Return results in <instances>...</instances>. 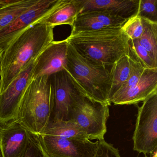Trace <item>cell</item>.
<instances>
[{
	"label": "cell",
	"mask_w": 157,
	"mask_h": 157,
	"mask_svg": "<svg viewBox=\"0 0 157 157\" xmlns=\"http://www.w3.org/2000/svg\"><path fill=\"white\" fill-rule=\"evenodd\" d=\"M54 28L37 22L22 32L2 52L0 94L54 41Z\"/></svg>",
	"instance_id": "1"
},
{
	"label": "cell",
	"mask_w": 157,
	"mask_h": 157,
	"mask_svg": "<svg viewBox=\"0 0 157 157\" xmlns=\"http://www.w3.org/2000/svg\"><path fill=\"white\" fill-rule=\"evenodd\" d=\"M66 40L83 56L108 67L129 55V38L121 27L71 34Z\"/></svg>",
	"instance_id": "2"
},
{
	"label": "cell",
	"mask_w": 157,
	"mask_h": 157,
	"mask_svg": "<svg viewBox=\"0 0 157 157\" xmlns=\"http://www.w3.org/2000/svg\"><path fill=\"white\" fill-rule=\"evenodd\" d=\"M111 68L97 64L83 56L68 42L65 71L82 95L110 106L108 100L113 83Z\"/></svg>",
	"instance_id": "3"
},
{
	"label": "cell",
	"mask_w": 157,
	"mask_h": 157,
	"mask_svg": "<svg viewBox=\"0 0 157 157\" xmlns=\"http://www.w3.org/2000/svg\"><path fill=\"white\" fill-rule=\"evenodd\" d=\"M53 108L49 76L38 77L31 80L27 85L16 120L28 131L41 135L51 120Z\"/></svg>",
	"instance_id": "4"
},
{
	"label": "cell",
	"mask_w": 157,
	"mask_h": 157,
	"mask_svg": "<svg viewBox=\"0 0 157 157\" xmlns=\"http://www.w3.org/2000/svg\"><path fill=\"white\" fill-rule=\"evenodd\" d=\"M109 106L90 100L77 92L73 96L71 120L80 127L90 140L104 139L110 116Z\"/></svg>",
	"instance_id": "5"
},
{
	"label": "cell",
	"mask_w": 157,
	"mask_h": 157,
	"mask_svg": "<svg viewBox=\"0 0 157 157\" xmlns=\"http://www.w3.org/2000/svg\"><path fill=\"white\" fill-rule=\"evenodd\" d=\"M133 149L151 154L157 149V93L143 101L138 109L133 136Z\"/></svg>",
	"instance_id": "6"
},
{
	"label": "cell",
	"mask_w": 157,
	"mask_h": 157,
	"mask_svg": "<svg viewBox=\"0 0 157 157\" xmlns=\"http://www.w3.org/2000/svg\"><path fill=\"white\" fill-rule=\"evenodd\" d=\"M59 0H38L10 24L0 30V51H3L22 32L49 15Z\"/></svg>",
	"instance_id": "7"
},
{
	"label": "cell",
	"mask_w": 157,
	"mask_h": 157,
	"mask_svg": "<svg viewBox=\"0 0 157 157\" xmlns=\"http://www.w3.org/2000/svg\"><path fill=\"white\" fill-rule=\"evenodd\" d=\"M39 135L50 157H94L98 149V140Z\"/></svg>",
	"instance_id": "8"
},
{
	"label": "cell",
	"mask_w": 157,
	"mask_h": 157,
	"mask_svg": "<svg viewBox=\"0 0 157 157\" xmlns=\"http://www.w3.org/2000/svg\"><path fill=\"white\" fill-rule=\"evenodd\" d=\"M49 78L53 102L50 121L71 120L73 96L78 90L66 71L52 74Z\"/></svg>",
	"instance_id": "9"
},
{
	"label": "cell",
	"mask_w": 157,
	"mask_h": 157,
	"mask_svg": "<svg viewBox=\"0 0 157 157\" xmlns=\"http://www.w3.org/2000/svg\"><path fill=\"white\" fill-rule=\"evenodd\" d=\"M35 61L22 71L7 90L0 94V124L17 119L21 100L32 79Z\"/></svg>",
	"instance_id": "10"
},
{
	"label": "cell",
	"mask_w": 157,
	"mask_h": 157,
	"mask_svg": "<svg viewBox=\"0 0 157 157\" xmlns=\"http://www.w3.org/2000/svg\"><path fill=\"white\" fill-rule=\"evenodd\" d=\"M67 54L68 42L66 39L51 42L36 58L32 79L42 76H49L56 72L65 71Z\"/></svg>",
	"instance_id": "11"
},
{
	"label": "cell",
	"mask_w": 157,
	"mask_h": 157,
	"mask_svg": "<svg viewBox=\"0 0 157 157\" xmlns=\"http://www.w3.org/2000/svg\"><path fill=\"white\" fill-rule=\"evenodd\" d=\"M29 131L16 119L0 124V147L3 157H22Z\"/></svg>",
	"instance_id": "12"
},
{
	"label": "cell",
	"mask_w": 157,
	"mask_h": 157,
	"mask_svg": "<svg viewBox=\"0 0 157 157\" xmlns=\"http://www.w3.org/2000/svg\"><path fill=\"white\" fill-rule=\"evenodd\" d=\"M155 93H157V69H146L134 87L110 100L109 103L115 105L137 104Z\"/></svg>",
	"instance_id": "13"
},
{
	"label": "cell",
	"mask_w": 157,
	"mask_h": 157,
	"mask_svg": "<svg viewBox=\"0 0 157 157\" xmlns=\"http://www.w3.org/2000/svg\"><path fill=\"white\" fill-rule=\"evenodd\" d=\"M81 13L87 11L101 10L111 12L128 19L136 15L139 0H77Z\"/></svg>",
	"instance_id": "14"
},
{
	"label": "cell",
	"mask_w": 157,
	"mask_h": 157,
	"mask_svg": "<svg viewBox=\"0 0 157 157\" xmlns=\"http://www.w3.org/2000/svg\"><path fill=\"white\" fill-rule=\"evenodd\" d=\"M80 13V8L77 0H59L54 11L39 21L53 28L63 25L72 27Z\"/></svg>",
	"instance_id": "15"
},
{
	"label": "cell",
	"mask_w": 157,
	"mask_h": 157,
	"mask_svg": "<svg viewBox=\"0 0 157 157\" xmlns=\"http://www.w3.org/2000/svg\"><path fill=\"white\" fill-rule=\"evenodd\" d=\"M41 135L89 140L88 136L80 127L71 119L67 121L51 120Z\"/></svg>",
	"instance_id": "16"
},
{
	"label": "cell",
	"mask_w": 157,
	"mask_h": 157,
	"mask_svg": "<svg viewBox=\"0 0 157 157\" xmlns=\"http://www.w3.org/2000/svg\"><path fill=\"white\" fill-rule=\"evenodd\" d=\"M38 1V0H19L16 3L0 9V30L10 24Z\"/></svg>",
	"instance_id": "17"
},
{
	"label": "cell",
	"mask_w": 157,
	"mask_h": 157,
	"mask_svg": "<svg viewBox=\"0 0 157 157\" xmlns=\"http://www.w3.org/2000/svg\"><path fill=\"white\" fill-rule=\"evenodd\" d=\"M128 55L121 58L111 68L113 75V83L109 94L108 102L109 99L117 91L129 78L130 66Z\"/></svg>",
	"instance_id": "18"
},
{
	"label": "cell",
	"mask_w": 157,
	"mask_h": 157,
	"mask_svg": "<svg viewBox=\"0 0 157 157\" xmlns=\"http://www.w3.org/2000/svg\"><path fill=\"white\" fill-rule=\"evenodd\" d=\"M142 19L145 26L139 41L153 60L157 62V22Z\"/></svg>",
	"instance_id": "19"
},
{
	"label": "cell",
	"mask_w": 157,
	"mask_h": 157,
	"mask_svg": "<svg viewBox=\"0 0 157 157\" xmlns=\"http://www.w3.org/2000/svg\"><path fill=\"white\" fill-rule=\"evenodd\" d=\"M79 14L95 20L107 27H122L128 20L113 13L101 10L87 11Z\"/></svg>",
	"instance_id": "20"
},
{
	"label": "cell",
	"mask_w": 157,
	"mask_h": 157,
	"mask_svg": "<svg viewBox=\"0 0 157 157\" xmlns=\"http://www.w3.org/2000/svg\"><path fill=\"white\" fill-rule=\"evenodd\" d=\"M129 62L130 66V72L129 78L126 82L119 88L117 91L109 99L116 98L134 87L139 80L145 69L141 63L130 53L129 49ZM110 104V103H109ZM110 105H111L110 104Z\"/></svg>",
	"instance_id": "21"
},
{
	"label": "cell",
	"mask_w": 157,
	"mask_h": 157,
	"mask_svg": "<svg viewBox=\"0 0 157 157\" xmlns=\"http://www.w3.org/2000/svg\"><path fill=\"white\" fill-rule=\"evenodd\" d=\"M129 51L146 69H157V62L140 44L139 39H129Z\"/></svg>",
	"instance_id": "22"
},
{
	"label": "cell",
	"mask_w": 157,
	"mask_h": 157,
	"mask_svg": "<svg viewBox=\"0 0 157 157\" xmlns=\"http://www.w3.org/2000/svg\"><path fill=\"white\" fill-rule=\"evenodd\" d=\"M22 157H50L45 149L40 135L29 131L28 143Z\"/></svg>",
	"instance_id": "23"
},
{
	"label": "cell",
	"mask_w": 157,
	"mask_h": 157,
	"mask_svg": "<svg viewBox=\"0 0 157 157\" xmlns=\"http://www.w3.org/2000/svg\"><path fill=\"white\" fill-rule=\"evenodd\" d=\"M143 19L136 15L127 20L121 27L129 39H139L144 29Z\"/></svg>",
	"instance_id": "24"
},
{
	"label": "cell",
	"mask_w": 157,
	"mask_h": 157,
	"mask_svg": "<svg viewBox=\"0 0 157 157\" xmlns=\"http://www.w3.org/2000/svg\"><path fill=\"white\" fill-rule=\"evenodd\" d=\"M136 15L157 22V0H139Z\"/></svg>",
	"instance_id": "25"
},
{
	"label": "cell",
	"mask_w": 157,
	"mask_h": 157,
	"mask_svg": "<svg viewBox=\"0 0 157 157\" xmlns=\"http://www.w3.org/2000/svg\"><path fill=\"white\" fill-rule=\"evenodd\" d=\"M98 140V147L94 157H121L118 149L104 139Z\"/></svg>",
	"instance_id": "26"
},
{
	"label": "cell",
	"mask_w": 157,
	"mask_h": 157,
	"mask_svg": "<svg viewBox=\"0 0 157 157\" xmlns=\"http://www.w3.org/2000/svg\"><path fill=\"white\" fill-rule=\"evenodd\" d=\"M19 0H0V9L18 2Z\"/></svg>",
	"instance_id": "27"
},
{
	"label": "cell",
	"mask_w": 157,
	"mask_h": 157,
	"mask_svg": "<svg viewBox=\"0 0 157 157\" xmlns=\"http://www.w3.org/2000/svg\"><path fill=\"white\" fill-rule=\"evenodd\" d=\"M3 51H0V62H1V58L2 55ZM0 74H1V67H0Z\"/></svg>",
	"instance_id": "28"
},
{
	"label": "cell",
	"mask_w": 157,
	"mask_h": 157,
	"mask_svg": "<svg viewBox=\"0 0 157 157\" xmlns=\"http://www.w3.org/2000/svg\"><path fill=\"white\" fill-rule=\"evenodd\" d=\"M0 157H3L2 151L1 148V147H0Z\"/></svg>",
	"instance_id": "29"
},
{
	"label": "cell",
	"mask_w": 157,
	"mask_h": 157,
	"mask_svg": "<svg viewBox=\"0 0 157 157\" xmlns=\"http://www.w3.org/2000/svg\"><path fill=\"white\" fill-rule=\"evenodd\" d=\"M145 157H147V156H145Z\"/></svg>",
	"instance_id": "30"
}]
</instances>
